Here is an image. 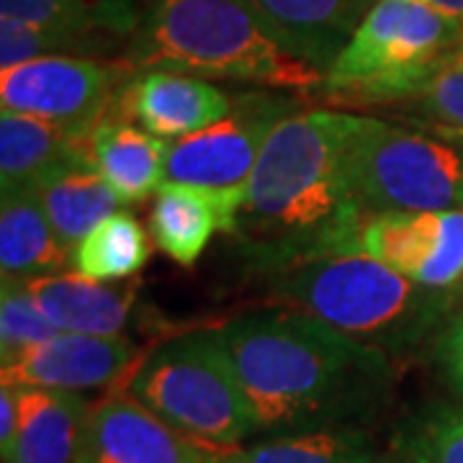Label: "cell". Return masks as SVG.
<instances>
[{
	"label": "cell",
	"instance_id": "cell-22",
	"mask_svg": "<svg viewBox=\"0 0 463 463\" xmlns=\"http://www.w3.org/2000/svg\"><path fill=\"white\" fill-rule=\"evenodd\" d=\"M142 14L137 0H0V18L80 33L106 44L132 39Z\"/></svg>",
	"mask_w": 463,
	"mask_h": 463
},
{
	"label": "cell",
	"instance_id": "cell-12",
	"mask_svg": "<svg viewBox=\"0 0 463 463\" xmlns=\"http://www.w3.org/2000/svg\"><path fill=\"white\" fill-rule=\"evenodd\" d=\"M234 99L219 85L173 70L134 72L116 93L111 116L132 121L163 142H178L227 118Z\"/></svg>",
	"mask_w": 463,
	"mask_h": 463
},
{
	"label": "cell",
	"instance_id": "cell-4",
	"mask_svg": "<svg viewBox=\"0 0 463 463\" xmlns=\"http://www.w3.org/2000/svg\"><path fill=\"white\" fill-rule=\"evenodd\" d=\"M268 298L312 315L383 353H404L446 325L458 298L432 291L361 255L319 258L273 270Z\"/></svg>",
	"mask_w": 463,
	"mask_h": 463
},
{
	"label": "cell",
	"instance_id": "cell-31",
	"mask_svg": "<svg viewBox=\"0 0 463 463\" xmlns=\"http://www.w3.org/2000/svg\"><path fill=\"white\" fill-rule=\"evenodd\" d=\"M422 3H428L430 8L446 14V16H453L458 18V21H463V0H422Z\"/></svg>",
	"mask_w": 463,
	"mask_h": 463
},
{
	"label": "cell",
	"instance_id": "cell-15",
	"mask_svg": "<svg viewBox=\"0 0 463 463\" xmlns=\"http://www.w3.org/2000/svg\"><path fill=\"white\" fill-rule=\"evenodd\" d=\"M291 54L327 75L379 0H242Z\"/></svg>",
	"mask_w": 463,
	"mask_h": 463
},
{
	"label": "cell",
	"instance_id": "cell-13",
	"mask_svg": "<svg viewBox=\"0 0 463 463\" xmlns=\"http://www.w3.org/2000/svg\"><path fill=\"white\" fill-rule=\"evenodd\" d=\"M209 456L127 392H116L90 407L78 463H209Z\"/></svg>",
	"mask_w": 463,
	"mask_h": 463
},
{
	"label": "cell",
	"instance_id": "cell-32",
	"mask_svg": "<svg viewBox=\"0 0 463 463\" xmlns=\"http://www.w3.org/2000/svg\"><path fill=\"white\" fill-rule=\"evenodd\" d=\"M379 463H410V461H404V458L399 456L397 450H392V453H386V456H381Z\"/></svg>",
	"mask_w": 463,
	"mask_h": 463
},
{
	"label": "cell",
	"instance_id": "cell-6",
	"mask_svg": "<svg viewBox=\"0 0 463 463\" xmlns=\"http://www.w3.org/2000/svg\"><path fill=\"white\" fill-rule=\"evenodd\" d=\"M461 52L463 21L422 0H379L319 90L345 106H404Z\"/></svg>",
	"mask_w": 463,
	"mask_h": 463
},
{
	"label": "cell",
	"instance_id": "cell-34",
	"mask_svg": "<svg viewBox=\"0 0 463 463\" xmlns=\"http://www.w3.org/2000/svg\"><path fill=\"white\" fill-rule=\"evenodd\" d=\"M458 298H461V301H463V283H461V288H458Z\"/></svg>",
	"mask_w": 463,
	"mask_h": 463
},
{
	"label": "cell",
	"instance_id": "cell-30",
	"mask_svg": "<svg viewBox=\"0 0 463 463\" xmlns=\"http://www.w3.org/2000/svg\"><path fill=\"white\" fill-rule=\"evenodd\" d=\"M18 435V397L14 386L0 389V450H3V463L8 461L14 443Z\"/></svg>",
	"mask_w": 463,
	"mask_h": 463
},
{
	"label": "cell",
	"instance_id": "cell-3",
	"mask_svg": "<svg viewBox=\"0 0 463 463\" xmlns=\"http://www.w3.org/2000/svg\"><path fill=\"white\" fill-rule=\"evenodd\" d=\"M121 62L201 80L319 90L325 72L291 54L242 0H147Z\"/></svg>",
	"mask_w": 463,
	"mask_h": 463
},
{
	"label": "cell",
	"instance_id": "cell-16",
	"mask_svg": "<svg viewBox=\"0 0 463 463\" xmlns=\"http://www.w3.org/2000/svg\"><path fill=\"white\" fill-rule=\"evenodd\" d=\"M39 309L60 332L116 337L127 330L134 312V283L106 286L80 273H57L29 281Z\"/></svg>",
	"mask_w": 463,
	"mask_h": 463
},
{
	"label": "cell",
	"instance_id": "cell-8",
	"mask_svg": "<svg viewBox=\"0 0 463 463\" xmlns=\"http://www.w3.org/2000/svg\"><path fill=\"white\" fill-rule=\"evenodd\" d=\"M129 78L132 72L121 60L39 57L0 70V106L3 111L36 116L90 139Z\"/></svg>",
	"mask_w": 463,
	"mask_h": 463
},
{
	"label": "cell",
	"instance_id": "cell-25",
	"mask_svg": "<svg viewBox=\"0 0 463 463\" xmlns=\"http://www.w3.org/2000/svg\"><path fill=\"white\" fill-rule=\"evenodd\" d=\"M392 450L410 463H463V404L420 407L397 428Z\"/></svg>",
	"mask_w": 463,
	"mask_h": 463
},
{
	"label": "cell",
	"instance_id": "cell-26",
	"mask_svg": "<svg viewBox=\"0 0 463 463\" xmlns=\"http://www.w3.org/2000/svg\"><path fill=\"white\" fill-rule=\"evenodd\" d=\"M109 47L100 39L67 33L50 26L0 18V70L32 62L39 57H88L93 60Z\"/></svg>",
	"mask_w": 463,
	"mask_h": 463
},
{
	"label": "cell",
	"instance_id": "cell-17",
	"mask_svg": "<svg viewBox=\"0 0 463 463\" xmlns=\"http://www.w3.org/2000/svg\"><path fill=\"white\" fill-rule=\"evenodd\" d=\"M16 397L18 435L5 463H78L90 404L78 392L33 386Z\"/></svg>",
	"mask_w": 463,
	"mask_h": 463
},
{
	"label": "cell",
	"instance_id": "cell-18",
	"mask_svg": "<svg viewBox=\"0 0 463 463\" xmlns=\"http://www.w3.org/2000/svg\"><path fill=\"white\" fill-rule=\"evenodd\" d=\"M62 248L72 255L83 237L103 219L116 214L121 199L93 165L90 155H78L47 173L32 188Z\"/></svg>",
	"mask_w": 463,
	"mask_h": 463
},
{
	"label": "cell",
	"instance_id": "cell-28",
	"mask_svg": "<svg viewBox=\"0 0 463 463\" xmlns=\"http://www.w3.org/2000/svg\"><path fill=\"white\" fill-rule=\"evenodd\" d=\"M404 106L420 114L422 127L463 137V52L438 70Z\"/></svg>",
	"mask_w": 463,
	"mask_h": 463
},
{
	"label": "cell",
	"instance_id": "cell-24",
	"mask_svg": "<svg viewBox=\"0 0 463 463\" xmlns=\"http://www.w3.org/2000/svg\"><path fill=\"white\" fill-rule=\"evenodd\" d=\"M149 255L152 245L142 224L127 212H116L85 234L72 252V268L93 281H121L139 273Z\"/></svg>",
	"mask_w": 463,
	"mask_h": 463
},
{
	"label": "cell",
	"instance_id": "cell-33",
	"mask_svg": "<svg viewBox=\"0 0 463 463\" xmlns=\"http://www.w3.org/2000/svg\"><path fill=\"white\" fill-rule=\"evenodd\" d=\"M209 463H222V461L216 458V453H212V456H209Z\"/></svg>",
	"mask_w": 463,
	"mask_h": 463
},
{
	"label": "cell",
	"instance_id": "cell-2",
	"mask_svg": "<svg viewBox=\"0 0 463 463\" xmlns=\"http://www.w3.org/2000/svg\"><path fill=\"white\" fill-rule=\"evenodd\" d=\"M365 121L315 109L286 116L270 132L234 230L255 263L273 273L343 252L365 214L350 185V155Z\"/></svg>",
	"mask_w": 463,
	"mask_h": 463
},
{
	"label": "cell",
	"instance_id": "cell-10",
	"mask_svg": "<svg viewBox=\"0 0 463 463\" xmlns=\"http://www.w3.org/2000/svg\"><path fill=\"white\" fill-rule=\"evenodd\" d=\"M294 103L270 93H242L227 118L167 147L165 183L209 191L245 188L270 132L291 116Z\"/></svg>",
	"mask_w": 463,
	"mask_h": 463
},
{
	"label": "cell",
	"instance_id": "cell-29",
	"mask_svg": "<svg viewBox=\"0 0 463 463\" xmlns=\"http://www.w3.org/2000/svg\"><path fill=\"white\" fill-rule=\"evenodd\" d=\"M435 361L443 379L463 399V304L448 317L435 340Z\"/></svg>",
	"mask_w": 463,
	"mask_h": 463
},
{
	"label": "cell",
	"instance_id": "cell-9",
	"mask_svg": "<svg viewBox=\"0 0 463 463\" xmlns=\"http://www.w3.org/2000/svg\"><path fill=\"white\" fill-rule=\"evenodd\" d=\"M340 255L376 260L425 288L458 298L463 283V209L365 212L347 234Z\"/></svg>",
	"mask_w": 463,
	"mask_h": 463
},
{
	"label": "cell",
	"instance_id": "cell-1",
	"mask_svg": "<svg viewBox=\"0 0 463 463\" xmlns=\"http://www.w3.org/2000/svg\"><path fill=\"white\" fill-rule=\"evenodd\" d=\"M219 330L260 430L353 428L376 412L389 392V353L312 315L265 309Z\"/></svg>",
	"mask_w": 463,
	"mask_h": 463
},
{
	"label": "cell",
	"instance_id": "cell-14",
	"mask_svg": "<svg viewBox=\"0 0 463 463\" xmlns=\"http://www.w3.org/2000/svg\"><path fill=\"white\" fill-rule=\"evenodd\" d=\"M245 188L209 191L181 183H163L149 209V234L173 263L194 268L214 232L234 234L245 203Z\"/></svg>",
	"mask_w": 463,
	"mask_h": 463
},
{
	"label": "cell",
	"instance_id": "cell-11",
	"mask_svg": "<svg viewBox=\"0 0 463 463\" xmlns=\"http://www.w3.org/2000/svg\"><path fill=\"white\" fill-rule=\"evenodd\" d=\"M139 364V355L124 335L99 337L78 332H57L54 337L24 350L8 364H0V379L5 386H33L85 392L103 386H121Z\"/></svg>",
	"mask_w": 463,
	"mask_h": 463
},
{
	"label": "cell",
	"instance_id": "cell-27",
	"mask_svg": "<svg viewBox=\"0 0 463 463\" xmlns=\"http://www.w3.org/2000/svg\"><path fill=\"white\" fill-rule=\"evenodd\" d=\"M47 315L39 309L29 281L3 279L0 288V364L14 361L24 350L57 335Z\"/></svg>",
	"mask_w": 463,
	"mask_h": 463
},
{
	"label": "cell",
	"instance_id": "cell-7",
	"mask_svg": "<svg viewBox=\"0 0 463 463\" xmlns=\"http://www.w3.org/2000/svg\"><path fill=\"white\" fill-rule=\"evenodd\" d=\"M350 185L364 212L463 209V137L368 116L350 155Z\"/></svg>",
	"mask_w": 463,
	"mask_h": 463
},
{
	"label": "cell",
	"instance_id": "cell-23",
	"mask_svg": "<svg viewBox=\"0 0 463 463\" xmlns=\"http://www.w3.org/2000/svg\"><path fill=\"white\" fill-rule=\"evenodd\" d=\"M222 463H379L368 435L358 428L283 432L252 446L216 453Z\"/></svg>",
	"mask_w": 463,
	"mask_h": 463
},
{
	"label": "cell",
	"instance_id": "cell-20",
	"mask_svg": "<svg viewBox=\"0 0 463 463\" xmlns=\"http://www.w3.org/2000/svg\"><path fill=\"white\" fill-rule=\"evenodd\" d=\"M78 155H90V139L26 114H0V194L33 188L47 173Z\"/></svg>",
	"mask_w": 463,
	"mask_h": 463
},
{
	"label": "cell",
	"instance_id": "cell-5",
	"mask_svg": "<svg viewBox=\"0 0 463 463\" xmlns=\"http://www.w3.org/2000/svg\"><path fill=\"white\" fill-rule=\"evenodd\" d=\"M124 392L209 453L240 448L260 432L222 330L185 332L152 347Z\"/></svg>",
	"mask_w": 463,
	"mask_h": 463
},
{
	"label": "cell",
	"instance_id": "cell-19",
	"mask_svg": "<svg viewBox=\"0 0 463 463\" xmlns=\"http://www.w3.org/2000/svg\"><path fill=\"white\" fill-rule=\"evenodd\" d=\"M167 142L132 121L106 116L90 137V157L121 203H139L165 183Z\"/></svg>",
	"mask_w": 463,
	"mask_h": 463
},
{
	"label": "cell",
	"instance_id": "cell-21",
	"mask_svg": "<svg viewBox=\"0 0 463 463\" xmlns=\"http://www.w3.org/2000/svg\"><path fill=\"white\" fill-rule=\"evenodd\" d=\"M72 255L62 248L32 188L3 194L0 206V270L3 279L32 281L65 273Z\"/></svg>",
	"mask_w": 463,
	"mask_h": 463
}]
</instances>
